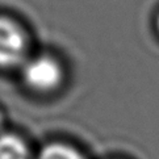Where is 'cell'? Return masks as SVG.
Wrapping results in <instances>:
<instances>
[{"mask_svg":"<svg viewBox=\"0 0 159 159\" xmlns=\"http://www.w3.org/2000/svg\"><path fill=\"white\" fill-rule=\"evenodd\" d=\"M21 78L25 86L38 93H49L63 80V69L55 58L46 54L28 58L21 66Z\"/></svg>","mask_w":159,"mask_h":159,"instance_id":"1","label":"cell"},{"mask_svg":"<svg viewBox=\"0 0 159 159\" xmlns=\"http://www.w3.org/2000/svg\"><path fill=\"white\" fill-rule=\"evenodd\" d=\"M28 39L12 19L0 16V69H15L25 63Z\"/></svg>","mask_w":159,"mask_h":159,"instance_id":"2","label":"cell"},{"mask_svg":"<svg viewBox=\"0 0 159 159\" xmlns=\"http://www.w3.org/2000/svg\"><path fill=\"white\" fill-rule=\"evenodd\" d=\"M0 159H30L26 142L13 133H0Z\"/></svg>","mask_w":159,"mask_h":159,"instance_id":"3","label":"cell"},{"mask_svg":"<svg viewBox=\"0 0 159 159\" xmlns=\"http://www.w3.org/2000/svg\"><path fill=\"white\" fill-rule=\"evenodd\" d=\"M37 159H86L78 149L63 142H50L45 145Z\"/></svg>","mask_w":159,"mask_h":159,"instance_id":"4","label":"cell"},{"mask_svg":"<svg viewBox=\"0 0 159 159\" xmlns=\"http://www.w3.org/2000/svg\"><path fill=\"white\" fill-rule=\"evenodd\" d=\"M3 125H4V115H3V112L0 111V132H2V129H3Z\"/></svg>","mask_w":159,"mask_h":159,"instance_id":"5","label":"cell"},{"mask_svg":"<svg viewBox=\"0 0 159 159\" xmlns=\"http://www.w3.org/2000/svg\"><path fill=\"white\" fill-rule=\"evenodd\" d=\"M158 26H159V20H158Z\"/></svg>","mask_w":159,"mask_h":159,"instance_id":"6","label":"cell"}]
</instances>
